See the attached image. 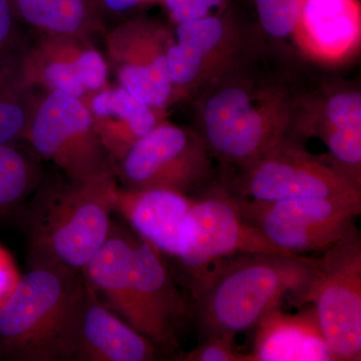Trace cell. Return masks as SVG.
<instances>
[{
	"instance_id": "1",
	"label": "cell",
	"mask_w": 361,
	"mask_h": 361,
	"mask_svg": "<svg viewBox=\"0 0 361 361\" xmlns=\"http://www.w3.org/2000/svg\"><path fill=\"white\" fill-rule=\"evenodd\" d=\"M247 54L197 96V133L220 177L250 165L290 135L298 92L285 80L254 70Z\"/></svg>"
},
{
	"instance_id": "2",
	"label": "cell",
	"mask_w": 361,
	"mask_h": 361,
	"mask_svg": "<svg viewBox=\"0 0 361 361\" xmlns=\"http://www.w3.org/2000/svg\"><path fill=\"white\" fill-rule=\"evenodd\" d=\"M316 273L312 256L253 253L218 261L188 286L201 337L236 338L284 300L306 305Z\"/></svg>"
},
{
	"instance_id": "3",
	"label": "cell",
	"mask_w": 361,
	"mask_h": 361,
	"mask_svg": "<svg viewBox=\"0 0 361 361\" xmlns=\"http://www.w3.org/2000/svg\"><path fill=\"white\" fill-rule=\"evenodd\" d=\"M115 173L82 182L44 177L23 211L28 266L82 272L110 234Z\"/></svg>"
},
{
	"instance_id": "4",
	"label": "cell",
	"mask_w": 361,
	"mask_h": 361,
	"mask_svg": "<svg viewBox=\"0 0 361 361\" xmlns=\"http://www.w3.org/2000/svg\"><path fill=\"white\" fill-rule=\"evenodd\" d=\"M84 284L82 272L28 266L0 306V358L63 360L66 336Z\"/></svg>"
},
{
	"instance_id": "5",
	"label": "cell",
	"mask_w": 361,
	"mask_h": 361,
	"mask_svg": "<svg viewBox=\"0 0 361 361\" xmlns=\"http://www.w3.org/2000/svg\"><path fill=\"white\" fill-rule=\"evenodd\" d=\"M210 152L196 130L161 120L116 164L127 189H161L198 198L218 184Z\"/></svg>"
},
{
	"instance_id": "6",
	"label": "cell",
	"mask_w": 361,
	"mask_h": 361,
	"mask_svg": "<svg viewBox=\"0 0 361 361\" xmlns=\"http://www.w3.org/2000/svg\"><path fill=\"white\" fill-rule=\"evenodd\" d=\"M220 182L235 198L249 201L361 195L329 157L313 155L290 137L247 167L220 177Z\"/></svg>"
},
{
	"instance_id": "7",
	"label": "cell",
	"mask_w": 361,
	"mask_h": 361,
	"mask_svg": "<svg viewBox=\"0 0 361 361\" xmlns=\"http://www.w3.org/2000/svg\"><path fill=\"white\" fill-rule=\"evenodd\" d=\"M25 142L71 182L115 173V161L99 140L85 99L42 90Z\"/></svg>"
},
{
	"instance_id": "8",
	"label": "cell",
	"mask_w": 361,
	"mask_h": 361,
	"mask_svg": "<svg viewBox=\"0 0 361 361\" xmlns=\"http://www.w3.org/2000/svg\"><path fill=\"white\" fill-rule=\"evenodd\" d=\"M235 199L247 222L280 250L296 256L327 250L356 224L361 214V195L276 202Z\"/></svg>"
},
{
	"instance_id": "9",
	"label": "cell",
	"mask_w": 361,
	"mask_h": 361,
	"mask_svg": "<svg viewBox=\"0 0 361 361\" xmlns=\"http://www.w3.org/2000/svg\"><path fill=\"white\" fill-rule=\"evenodd\" d=\"M317 273L306 297L336 361L361 360V236L353 226L314 257Z\"/></svg>"
},
{
	"instance_id": "10",
	"label": "cell",
	"mask_w": 361,
	"mask_h": 361,
	"mask_svg": "<svg viewBox=\"0 0 361 361\" xmlns=\"http://www.w3.org/2000/svg\"><path fill=\"white\" fill-rule=\"evenodd\" d=\"M253 253L290 255L247 222L236 199L219 180L192 204L180 232L176 259L190 285L218 261Z\"/></svg>"
},
{
	"instance_id": "11",
	"label": "cell",
	"mask_w": 361,
	"mask_h": 361,
	"mask_svg": "<svg viewBox=\"0 0 361 361\" xmlns=\"http://www.w3.org/2000/svg\"><path fill=\"white\" fill-rule=\"evenodd\" d=\"M171 37L169 28L141 16L116 23L104 37L118 85L137 101L160 111L172 103L167 63Z\"/></svg>"
},
{
	"instance_id": "12",
	"label": "cell",
	"mask_w": 361,
	"mask_h": 361,
	"mask_svg": "<svg viewBox=\"0 0 361 361\" xmlns=\"http://www.w3.org/2000/svg\"><path fill=\"white\" fill-rule=\"evenodd\" d=\"M229 8L225 13L178 23L167 49L173 102L195 96L246 52Z\"/></svg>"
},
{
	"instance_id": "13",
	"label": "cell",
	"mask_w": 361,
	"mask_h": 361,
	"mask_svg": "<svg viewBox=\"0 0 361 361\" xmlns=\"http://www.w3.org/2000/svg\"><path fill=\"white\" fill-rule=\"evenodd\" d=\"M316 137L329 149L327 157L361 189V92L336 87L299 94L289 137Z\"/></svg>"
},
{
	"instance_id": "14",
	"label": "cell",
	"mask_w": 361,
	"mask_h": 361,
	"mask_svg": "<svg viewBox=\"0 0 361 361\" xmlns=\"http://www.w3.org/2000/svg\"><path fill=\"white\" fill-rule=\"evenodd\" d=\"M25 61L33 85L44 92L85 99L109 87L108 61L94 40L32 33L26 45Z\"/></svg>"
},
{
	"instance_id": "15",
	"label": "cell",
	"mask_w": 361,
	"mask_h": 361,
	"mask_svg": "<svg viewBox=\"0 0 361 361\" xmlns=\"http://www.w3.org/2000/svg\"><path fill=\"white\" fill-rule=\"evenodd\" d=\"M157 346L109 310L85 282L66 336L63 360L152 361Z\"/></svg>"
},
{
	"instance_id": "16",
	"label": "cell",
	"mask_w": 361,
	"mask_h": 361,
	"mask_svg": "<svg viewBox=\"0 0 361 361\" xmlns=\"http://www.w3.org/2000/svg\"><path fill=\"white\" fill-rule=\"evenodd\" d=\"M133 278L137 305L146 324V336L157 348L173 350L178 334L193 319L190 296L180 291L163 254L137 236Z\"/></svg>"
},
{
	"instance_id": "17",
	"label": "cell",
	"mask_w": 361,
	"mask_h": 361,
	"mask_svg": "<svg viewBox=\"0 0 361 361\" xmlns=\"http://www.w3.org/2000/svg\"><path fill=\"white\" fill-rule=\"evenodd\" d=\"M361 39L360 0H302L294 44L322 63H342L355 56Z\"/></svg>"
},
{
	"instance_id": "18",
	"label": "cell",
	"mask_w": 361,
	"mask_h": 361,
	"mask_svg": "<svg viewBox=\"0 0 361 361\" xmlns=\"http://www.w3.org/2000/svg\"><path fill=\"white\" fill-rule=\"evenodd\" d=\"M195 199L169 190L127 189L116 184L111 206L140 239L164 256L176 258L180 232Z\"/></svg>"
},
{
	"instance_id": "19",
	"label": "cell",
	"mask_w": 361,
	"mask_h": 361,
	"mask_svg": "<svg viewBox=\"0 0 361 361\" xmlns=\"http://www.w3.org/2000/svg\"><path fill=\"white\" fill-rule=\"evenodd\" d=\"M135 242V237L129 232L111 225L108 238L82 274L97 296L103 297L109 310L146 336V324L137 305L133 278Z\"/></svg>"
},
{
	"instance_id": "20",
	"label": "cell",
	"mask_w": 361,
	"mask_h": 361,
	"mask_svg": "<svg viewBox=\"0 0 361 361\" xmlns=\"http://www.w3.org/2000/svg\"><path fill=\"white\" fill-rule=\"evenodd\" d=\"M296 313L271 311L256 325L250 361H336L312 305Z\"/></svg>"
},
{
	"instance_id": "21",
	"label": "cell",
	"mask_w": 361,
	"mask_h": 361,
	"mask_svg": "<svg viewBox=\"0 0 361 361\" xmlns=\"http://www.w3.org/2000/svg\"><path fill=\"white\" fill-rule=\"evenodd\" d=\"M85 101L99 140L115 164L164 120L163 111L141 103L120 85L106 87Z\"/></svg>"
},
{
	"instance_id": "22",
	"label": "cell",
	"mask_w": 361,
	"mask_h": 361,
	"mask_svg": "<svg viewBox=\"0 0 361 361\" xmlns=\"http://www.w3.org/2000/svg\"><path fill=\"white\" fill-rule=\"evenodd\" d=\"M14 18L32 33L75 35L94 40L106 25L92 0H9Z\"/></svg>"
},
{
	"instance_id": "23",
	"label": "cell",
	"mask_w": 361,
	"mask_h": 361,
	"mask_svg": "<svg viewBox=\"0 0 361 361\" xmlns=\"http://www.w3.org/2000/svg\"><path fill=\"white\" fill-rule=\"evenodd\" d=\"M25 49L0 59V146L25 141L42 92L28 75Z\"/></svg>"
},
{
	"instance_id": "24",
	"label": "cell",
	"mask_w": 361,
	"mask_h": 361,
	"mask_svg": "<svg viewBox=\"0 0 361 361\" xmlns=\"http://www.w3.org/2000/svg\"><path fill=\"white\" fill-rule=\"evenodd\" d=\"M33 156L16 144L0 146V218L21 213L44 178Z\"/></svg>"
},
{
	"instance_id": "25",
	"label": "cell",
	"mask_w": 361,
	"mask_h": 361,
	"mask_svg": "<svg viewBox=\"0 0 361 361\" xmlns=\"http://www.w3.org/2000/svg\"><path fill=\"white\" fill-rule=\"evenodd\" d=\"M259 27L269 39L282 42L294 39L302 0H251Z\"/></svg>"
},
{
	"instance_id": "26",
	"label": "cell",
	"mask_w": 361,
	"mask_h": 361,
	"mask_svg": "<svg viewBox=\"0 0 361 361\" xmlns=\"http://www.w3.org/2000/svg\"><path fill=\"white\" fill-rule=\"evenodd\" d=\"M236 338L227 336L201 337L197 348L186 353H180L177 360L182 361H250L249 353H240L235 345Z\"/></svg>"
},
{
	"instance_id": "27",
	"label": "cell",
	"mask_w": 361,
	"mask_h": 361,
	"mask_svg": "<svg viewBox=\"0 0 361 361\" xmlns=\"http://www.w3.org/2000/svg\"><path fill=\"white\" fill-rule=\"evenodd\" d=\"M173 23L217 16L230 8L231 0H163Z\"/></svg>"
},
{
	"instance_id": "28",
	"label": "cell",
	"mask_w": 361,
	"mask_h": 361,
	"mask_svg": "<svg viewBox=\"0 0 361 361\" xmlns=\"http://www.w3.org/2000/svg\"><path fill=\"white\" fill-rule=\"evenodd\" d=\"M9 0H0V59L25 49L28 39L20 35Z\"/></svg>"
},
{
	"instance_id": "29",
	"label": "cell",
	"mask_w": 361,
	"mask_h": 361,
	"mask_svg": "<svg viewBox=\"0 0 361 361\" xmlns=\"http://www.w3.org/2000/svg\"><path fill=\"white\" fill-rule=\"evenodd\" d=\"M92 4L99 11L102 20L106 25V21H116L118 23L125 20V16L130 13L142 2L148 0H92Z\"/></svg>"
},
{
	"instance_id": "30",
	"label": "cell",
	"mask_w": 361,
	"mask_h": 361,
	"mask_svg": "<svg viewBox=\"0 0 361 361\" xmlns=\"http://www.w3.org/2000/svg\"><path fill=\"white\" fill-rule=\"evenodd\" d=\"M20 276L13 256L0 245V306L16 288Z\"/></svg>"
}]
</instances>
